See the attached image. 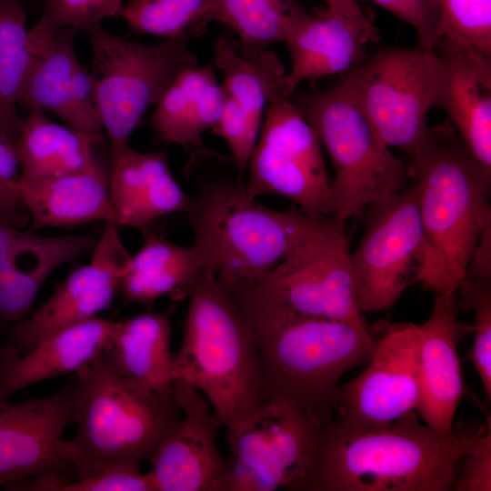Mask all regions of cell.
<instances>
[{"label": "cell", "instance_id": "6da1fadb", "mask_svg": "<svg viewBox=\"0 0 491 491\" xmlns=\"http://www.w3.org/2000/svg\"><path fill=\"white\" fill-rule=\"evenodd\" d=\"M491 428L490 418L459 423L439 437L414 411L386 426L353 429L337 419L314 432L291 490L447 491L462 458Z\"/></svg>", "mask_w": 491, "mask_h": 491}, {"label": "cell", "instance_id": "7a4b0ae2", "mask_svg": "<svg viewBox=\"0 0 491 491\" xmlns=\"http://www.w3.org/2000/svg\"><path fill=\"white\" fill-rule=\"evenodd\" d=\"M408 167L423 232L418 281L436 295H456L491 225V174L448 120L429 128Z\"/></svg>", "mask_w": 491, "mask_h": 491}, {"label": "cell", "instance_id": "3957f363", "mask_svg": "<svg viewBox=\"0 0 491 491\" xmlns=\"http://www.w3.org/2000/svg\"><path fill=\"white\" fill-rule=\"evenodd\" d=\"M183 340L173 377L194 386L227 429L261 403L258 346L229 290L208 268L190 283Z\"/></svg>", "mask_w": 491, "mask_h": 491}, {"label": "cell", "instance_id": "277c9868", "mask_svg": "<svg viewBox=\"0 0 491 491\" xmlns=\"http://www.w3.org/2000/svg\"><path fill=\"white\" fill-rule=\"evenodd\" d=\"M73 375L76 432L64 439L62 456L75 477L140 471L177 413L148 387L110 370L101 354Z\"/></svg>", "mask_w": 491, "mask_h": 491}, {"label": "cell", "instance_id": "5b68a950", "mask_svg": "<svg viewBox=\"0 0 491 491\" xmlns=\"http://www.w3.org/2000/svg\"><path fill=\"white\" fill-rule=\"evenodd\" d=\"M185 214L205 268L227 289L264 276L308 238L317 219L295 205L266 207L244 184L227 180L204 184Z\"/></svg>", "mask_w": 491, "mask_h": 491}, {"label": "cell", "instance_id": "8992f818", "mask_svg": "<svg viewBox=\"0 0 491 491\" xmlns=\"http://www.w3.org/2000/svg\"><path fill=\"white\" fill-rule=\"evenodd\" d=\"M255 335L315 318L372 328L357 306L344 224L316 219L308 238L255 282L228 289Z\"/></svg>", "mask_w": 491, "mask_h": 491}, {"label": "cell", "instance_id": "52a82bcc", "mask_svg": "<svg viewBox=\"0 0 491 491\" xmlns=\"http://www.w3.org/2000/svg\"><path fill=\"white\" fill-rule=\"evenodd\" d=\"M261 403L287 406L322 425L336 411L338 382L366 364L376 345L372 328L301 318L256 334Z\"/></svg>", "mask_w": 491, "mask_h": 491}, {"label": "cell", "instance_id": "ba28073f", "mask_svg": "<svg viewBox=\"0 0 491 491\" xmlns=\"http://www.w3.org/2000/svg\"><path fill=\"white\" fill-rule=\"evenodd\" d=\"M292 101L332 162L335 220L344 224L373 201L402 190L408 165L381 141L340 84Z\"/></svg>", "mask_w": 491, "mask_h": 491}, {"label": "cell", "instance_id": "9c48e42d", "mask_svg": "<svg viewBox=\"0 0 491 491\" xmlns=\"http://www.w3.org/2000/svg\"><path fill=\"white\" fill-rule=\"evenodd\" d=\"M91 47L100 116L111 154L129 145L146 110L156 105L173 81L197 66L190 38L177 36L143 44L112 35L100 24L81 29Z\"/></svg>", "mask_w": 491, "mask_h": 491}, {"label": "cell", "instance_id": "30bf717a", "mask_svg": "<svg viewBox=\"0 0 491 491\" xmlns=\"http://www.w3.org/2000/svg\"><path fill=\"white\" fill-rule=\"evenodd\" d=\"M440 75L434 49L390 47L349 70L339 84L381 141L411 158L426 139Z\"/></svg>", "mask_w": 491, "mask_h": 491}, {"label": "cell", "instance_id": "8fae6325", "mask_svg": "<svg viewBox=\"0 0 491 491\" xmlns=\"http://www.w3.org/2000/svg\"><path fill=\"white\" fill-rule=\"evenodd\" d=\"M260 133L247 165L246 192L291 200L312 218L332 216V180L314 128L279 88L268 97Z\"/></svg>", "mask_w": 491, "mask_h": 491}, {"label": "cell", "instance_id": "7c38bea8", "mask_svg": "<svg viewBox=\"0 0 491 491\" xmlns=\"http://www.w3.org/2000/svg\"><path fill=\"white\" fill-rule=\"evenodd\" d=\"M366 228L350 266L362 314L392 307L418 281L423 232L414 185L366 207Z\"/></svg>", "mask_w": 491, "mask_h": 491}, {"label": "cell", "instance_id": "4fadbf2b", "mask_svg": "<svg viewBox=\"0 0 491 491\" xmlns=\"http://www.w3.org/2000/svg\"><path fill=\"white\" fill-rule=\"evenodd\" d=\"M321 425L287 406L263 404L225 429L234 457L227 491L291 490Z\"/></svg>", "mask_w": 491, "mask_h": 491}, {"label": "cell", "instance_id": "5bb4252c", "mask_svg": "<svg viewBox=\"0 0 491 491\" xmlns=\"http://www.w3.org/2000/svg\"><path fill=\"white\" fill-rule=\"evenodd\" d=\"M367 366L356 377L338 385L336 419L366 430L388 426L416 409L417 324H391L377 338Z\"/></svg>", "mask_w": 491, "mask_h": 491}, {"label": "cell", "instance_id": "9a60e30c", "mask_svg": "<svg viewBox=\"0 0 491 491\" xmlns=\"http://www.w3.org/2000/svg\"><path fill=\"white\" fill-rule=\"evenodd\" d=\"M131 256L125 247L118 226L106 221L92 249L91 261L73 271L56 291L16 328L12 344L25 354L47 337L106 309L118 291Z\"/></svg>", "mask_w": 491, "mask_h": 491}, {"label": "cell", "instance_id": "2e32d148", "mask_svg": "<svg viewBox=\"0 0 491 491\" xmlns=\"http://www.w3.org/2000/svg\"><path fill=\"white\" fill-rule=\"evenodd\" d=\"M174 396L183 417L150 459L157 491H227L229 464L217 446L221 426L210 404L183 380L174 381Z\"/></svg>", "mask_w": 491, "mask_h": 491}, {"label": "cell", "instance_id": "e0dca14e", "mask_svg": "<svg viewBox=\"0 0 491 491\" xmlns=\"http://www.w3.org/2000/svg\"><path fill=\"white\" fill-rule=\"evenodd\" d=\"M73 413L71 380L43 397L0 400V486L6 489L45 473L75 475L62 456L63 434Z\"/></svg>", "mask_w": 491, "mask_h": 491}, {"label": "cell", "instance_id": "ac0fdd59", "mask_svg": "<svg viewBox=\"0 0 491 491\" xmlns=\"http://www.w3.org/2000/svg\"><path fill=\"white\" fill-rule=\"evenodd\" d=\"M76 28L55 31L34 45L35 54L23 85L18 105L31 110L51 112L66 125L105 143L95 79L75 48Z\"/></svg>", "mask_w": 491, "mask_h": 491}, {"label": "cell", "instance_id": "d6986e66", "mask_svg": "<svg viewBox=\"0 0 491 491\" xmlns=\"http://www.w3.org/2000/svg\"><path fill=\"white\" fill-rule=\"evenodd\" d=\"M456 295H436L427 320L417 325L418 416L439 437L454 431L465 392L457 345L470 326L458 321Z\"/></svg>", "mask_w": 491, "mask_h": 491}, {"label": "cell", "instance_id": "ffe728a7", "mask_svg": "<svg viewBox=\"0 0 491 491\" xmlns=\"http://www.w3.org/2000/svg\"><path fill=\"white\" fill-rule=\"evenodd\" d=\"M436 105L447 115L472 155L491 174V54L441 37Z\"/></svg>", "mask_w": 491, "mask_h": 491}, {"label": "cell", "instance_id": "44dd1931", "mask_svg": "<svg viewBox=\"0 0 491 491\" xmlns=\"http://www.w3.org/2000/svg\"><path fill=\"white\" fill-rule=\"evenodd\" d=\"M377 39L378 35L329 9L317 16L307 13L283 42L291 67L278 82L280 92L291 97L303 81L353 69L363 63L366 45Z\"/></svg>", "mask_w": 491, "mask_h": 491}, {"label": "cell", "instance_id": "7402d4cb", "mask_svg": "<svg viewBox=\"0 0 491 491\" xmlns=\"http://www.w3.org/2000/svg\"><path fill=\"white\" fill-rule=\"evenodd\" d=\"M109 194L118 227L145 228L164 215L185 213L191 203L173 176L165 151L142 153L129 145L111 154Z\"/></svg>", "mask_w": 491, "mask_h": 491}, {"label": "cell", "instance_id": "603a6c76", "mask_svg": "<svg viewBox=\"0 0 491 491\" xmlns=\"http://www.w3.org/2000/svg\"><path fill=\"white\" fill-rule=\"evenodd\" d=\"M115 322L93 317L69 326L18 354L0 348V400L46 379L74 374L102 353Z\"/></svg>", "mask_w": 491, "mask_h": 491}, {"label": "cell", "instance_id": "cb8c5ba5", "mask_svg": "<svg viewBox=\"0 0 491 491\" xmlns=\"http://www.w3.org/2000/svg\"><path fill=\"white\" fill-rule=\"evenodd\" d=\"M171 331L167 316L160 313L142 314L115 322L101 356L114 373L148 387L177 413Z\"/></svg>", "mask_w": 491, "mask_h": 491}, {"label": "cell", "instance_id": "d4e9b609", "mask_svg": "<svg viewBox=\"0 0 491 491\" xmlns=\"http://www.w3.org/2000/svg\"><path fill=\"white\" fill-rule=\"evenodd\" d=\"M92 235L42 236L33 233L22 251L0 268V348L10 346L16 328L33 311V305L50 275L92 250Z\"/></svg>", "mask_w": 491, "mask_h": 491}, {"label": "cell", "instance_id": "484cf974", "mask_svg": "<svg viewBox=\"0 0 491 491\" xmlns=\"http://www.w3.org/2000/svg\"><path fill=\"white\" fill-rule=\"evenodd\" d=\"M22 201L30 215L28 231L75 227L93 221H113L109 168L20 181Z\"/></svg>", "mask_w": 491, "mask_h": 491}, {"label": "cell", "instance_id": "4316f807", "mask_svg": "<svg viewBox=\"0 0 491 491\" xmlns=\"http://www.w3.org/2000/svg\"><path fill=\"white\" fill-rule=\"evenodd\" d=\"M225 92L213 64L182 72L155 105L149 124L163 141L185 150L203 145L202 135L218 122Z\"/></svg>", "mask_w": 491, "mask_h": 491}, {"label": "cell", "instance_id": "83f0119b", "mask_svg": "<svg viewBox=\"0 0 491 491\" xmlns=\"http://www.w3.org/2000/svg\"><path fill=\"white\" fill-rule=\"evenodd\" d=\"M97 145L82 133L54 122L46 112L31 110L22 119L16 142L20 181L102 168L95 152Z\"/></svg>", "mask_w": 491, "mask_h": 491}, {"label": "cell", "instance_id": "f1b7e54d", "mask_svg": "<svg viewBox=\"0 0 491 491\" xmlns=\"http://www.w3.org/2000/svg\"><path fill=\"white\" fill-rule=\"evenodd\" d=\"M141 230L144 243L131 256L121 282L125 299L138 304H151L165 295L185 299L190 283L205 267L200 251L194 245L174 244L146 227Z\"/></svg>", "mask_w": 491, "mask_h": 491}, {"label": "cell", "instance_id": "f546056e", "mask_svg": "<svg viewBox=\"0 0 491 491\" xmlns=\"http://www.w3.org/2000/svg\"><path fill=\"white\" fill-rule=\"evenodd\" d=\"M307 13L296 0H215L212 21L230 27L238 36V52L253 59L284 42Z\"/></svg>", "mask_w": 491, "mask_h": 491}, {"label": "cell", "instance_id": "4dcf8cb0", "mask_svg": "<svg viewBox=\"0 0 491 491\" xmlns=\"http://www.w3.org/2000/svg\"><path fill=\"white\" fill-rule=\"evenodd\" d=\"M214 64L223 74L225 94L261 129L268 97L286 74L279 57L267 49L248 59L224 39L215 47Z\"/></svg>", "mask_w": 491, "mask_h": 491}, {"label": "cell", "instance_id": "1f68e13d", "mask_svg": "<svg viewBox=\"0 0 491 491\" xmlns=\"http://www.w3.org/2000/svg\"><path fill=\"white\" fill-rule=\"evenodd\" d=\"M35 54L20 0H0V125L15 139L18 99Z\"/></svg>", "mask_w": 491, "mask_h": 491}, {"label": "cell", "instance_id": "d6a6232c", "mask_svg": "<svg viewBox=\"0 0 491 491\" xmlns=\"http://www.w3.org/2000/svg\"><path fill=\"white\" fill-rule=\"evenodd\" d=\"M215 0H128L121 15L140 34L162 38L202 35Z\"/></svg>", "mask_w": 491, "mask_h": 491}, {"label": "cell", "instance_id": "836d02e7", "mask_svg": "<svg viewBox=\"0 0 491 491\" xmlns=\"http://www.w3.org/2000/svg\"><path fill=\"white\" fill-rule=\"evenodd\" d=\"M124 0H44L41 17L29 29L33 44L64 27L82 29L121 15Z\"/></svg>", "mask_w": 491, "mask_h": 491}, {"label": "cell", "instance_id": "e575fe53", "mask_svg": "<svg viewBox=\"0 0 491 491\" xmlns=\"http://www.w3.org/2000/svg\"><path fill=\"white\" fill-rule=\"evenodd\" d=\"M438 3L441 37L491 54V0H438Z\"/></svg>", "mask_w": 491, "mask_h": 491}, {"label": "cell", "instance_id": "d590c367", "mask_svg": "<svg viewBox=\"0 0 491 491\" xmlns=\"http://www.w3.org/2000/svg\"><path fill=\"white\" fill-rule=\"evenodd\" d=\"M15 491H157L150 472L114 471L72 479L56 473H45L14 484Z\"/></svg>", "mask_w": 491, "mask_h": 491}, {"label": "cell", "instance_id": "8d00e7d4", "mask_svg": "<svg viewBox=\"0 0 491 491\" xmlns=\"http://www.w3.org/2000/svg\"><path fill=\"white\" fill-rule=\"evenodd\" d=\"M458 291L474 310V340L466 359L475 366L488 401L491 399V282L464 278Z\"/></svg>", "mask_w": 491, "mask_h": 491}, {"label": "cell", "instance_id": "74e56055", "mask_svg": "<svg viewBox=\"0 0 491 491\" xmlns=\"http://www.w3.org/2000/svg\"><path fill=\"white\" fill-rule=\"evenodd\" d=\"M17 139L0 125V223L24 229L30 223L19 191L20 163Z\"/></svg>", "mask_w": 491, "mask_h": 491}, {"label": "cell", "instance_id": "f35d334b", "mask_svg": "<svg viewBox=\"0 0 491 491\" xmlns=\"http://www.w3.org/2000/svg\"><path fill=\"white\" fill-rule=\"evenodd\" d=\"M410 25L419 46L433 49L441 37V13L438 0H371Z\"/></svg>", "mask_w": 491, "mask_h": 491}, {"label": "cell", "instance_id": "ab89813d", "mask_svg": "<svg viewBox=\"0 0 491 491\" xmlns=\"http://www.w3.org/2000/svg\"><path fill=\"white\" fill-rule=\"evenodd\" d=\"M456 474L453 491L491 490V428L481 437L473 452L465 456Z\"/></svg>", "mask_w": 491, "mask_h": 491}, {"label": "cell", "instance_id": "60d3db41", "mask_svg": "<svg viewBox=\"0 0 491 491\" xmlns=\"http://www.w3.org/2000/svg\"><path fill=\"white\" fill-rule=\"evenodd\" d=\"M327 9L352 20L366 31L378 35L377 29L366 17L357 0H323Z\"/></svg>", "mask_w": 491, "mask_h": 491}]
</instances>
